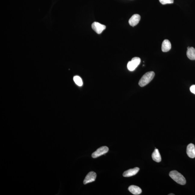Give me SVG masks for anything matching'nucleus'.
I'll return each mask as SVG.
<instances>
[{"label": "nucleus", "mask_w": 195, "mask_h": 195, "mask_svg": "<svg viewBox=\"0 0 195 195\" xmlns=\"http://www.w3.org/2000/svg\"><path fill=\"white\" fill-rule=\"evenodd\" d=\"M141 62V59L138 57H134L131 61H129L127 64L128 70L133 71L138 66Z\"/></svg>", "instance_id": "obj_3"}, {"label": "nucleus", "mask_w": 195, "mask_h": 195, "mask_svg": "<svg viewBox=\"0 0 195 195\" xmlns=\"http://www.w3.org/2000/svg\"><path fill=\"white\" fill-rule=\"evenodd\" d=\"M171 45L169 40L165 39L162 43V52H167L171 50Z\"/></svg>", "instance_id": "obj_10"}, {"label": "nucleus", "mask_w": 195, "mask_h": 195, "mask_svg": "<svg viewBox=\"0 0 195 195\" xmlns=\"http://www.w3.org/2000/svg\"><path fill=\"white\" fill-rule=\"evenodd\" d=\"M91 27L98 34L102 33L103 31L106 28L105 25L101 24L97 22H94L92 23Z\"/></svg>", "instance_id": "obj_5"}, {"label": "nucleus", "mask_w": 195, "mask_h": 195, "mask_svg": "<svg viewBox=\"0 0 195 195\" xmlns=\"http://www.w3.org/2000/svg\"><path fill=\"white\" fill-rule=\"evenodd\" d=\"M109 150V149L107 146H104L99 147L96 151L94 152L91 156L94 158H98L101 155L105 154Z\"/></svg>", "instance_id": "obj_4"}, {"label": "nucleus", "mask_w": 195, "mask_h": 195, "mask_svg": "<svg viewBox=\"0 0 195 195\" xmlns=\"http://www.w3.org/2000/svg\"><path fill=\"white\" fill-rule=\"evenodd\" d=\"M187 154L190 158H195V146L194 144H190L187 146Z\"/></svg>", "instance_id": "obj_7"}, {"label": "nucleus", "mask_w": 195, "mask_h": 195, "mask_svg": "<svg viewBox=\"0 0 195 195\" xmlns=\"http://www.w3.org/2000/svg\"><path fill=\"white\" fill-rule=\"evenodd\" d=\"M170 177L177 183L181 185H184L186 183L185 178L178 171L174 170L170 172L169 173Z\"/></svg>", "instance_id": "obj_1"}, {"label": "nucleus", "mask_w": 195, "mask_h": 195, "mask_svg": "<svg viewBox=\"0 0 195 195\" xmlns=\"http://www.w3.org/2000/svg\"><path fill=\"white\" fill-rule=\"evenodd\" d=\"M162 4L164 5L167 4H172L174 2V0H159Z\"/></svg>", "instance_id": "obj_15"}, {"label": "nucleus", "mask_w": 195, "mask_h": 195, "mask_svg": "<svg viewBox=\"0 0 195 195\" xmlns=\"http://www.w3.org/2000/svg\"><path fill=\"white\" fill-rule=\"evenodd\" d=\"M128 190L130 192L134 195H137L141 194L142 192V190L138 186L132 185L128 187Z\"/></svg>", "instance_id": "obj_11"}, {"label": "nucleus", "mask_w": 195, "mask_h": 195, "mask_svg": "<svg viewBox=\"0 0 195 195\" xmlns=\"http://www.w3.org/2000/svg\"><path fill=\"white\" fill-rule=\"evenodd\" d=\"M73 80L74 82H75L76 84L77 85L79 86H81L82 85L83 82L82 79H81V78L79 76H75L73 77Z\"/></svg>", "instance_id": "obj_14"}, {"label": "nucleus", "mask_w": 195, "mask_h": 195, "mask_svg": "<svg viewBox=\"0 0 195 195\" xmlns=\"http://www.w3.org/2000/svg\"><path fill=\"white\" fill-rule=\"evenodd\" d=\"M141 19V16L138 14H135L132 16L129 21V24L132 26H136L139 23Z\"/></svg>", "instance_id": "obj_8"}, {"label": "nucleus", "mask_w": 195, "mask_h": 195, "mask_svg": "<svg viewBox=\"0 0 195 195\" xmlns=\"http://www.w3.org/2000/svg\"><path fill=\"white\" fill-rule=\"evenodd\" d=\"M155 76L154 72L150 71L147 72L143 76L139 82V85L141 87H144L147 85L153 79Z\"/></svg>", "instance_id": "obj_2"}, {"label": "nucleus", "mask_w": 195, "mask_h": 195, "mask_svg": "<svg viewBox=\"0 0 195 195\" xmlns=\"http://www.w3.org/2000/svg\"><path fill=\"white\" fill-rule=\"evenodd\" d=\"M96 177L97 174L95 172L93 171L90 172L88 173L85 178L84 181V184L85 185L90 182L95 181Z\"/></svg>", "instance_id": "obj_6"}, {"label": "nucleus", "mask_w": 195, "mask_h": 195, "mask_svg": "<svg viewBox=\"0 0 195 195\" xmlns=\"http://www.w3.org/2000/svg\"><path fill=\"white\" fill-rule=\"evenodd\" d=\"M190 91L191 93L195 94V85H193L190 87Z\"/></svg>", "instance_id": "obj_16"}, {"label": "nucleus", "mask_w": 195, "mask_h": 195, "mask_svg": "<svg viewBox=\"0 0 195 195\" xmlns=\"http://www.w3.org/2000/svg\"><path fill=\"white\" fill-rule=\"evenodd\" d=\"M187 55L191 60H195V49L193 47H187Z\"/></svg>", "instance_id": "obj_12"}, {"label": "nucleus", "mask_w": 195, "mask_h": 195, "mask_svg": "<svg viewBox=\"0 0 195 195\" xmlns=\"http://www.w3.org/2000/svg\"><path fill=\"white\" fill-rule=\"evenodd\" d=\"M140 169L138 167H135L133 169H131L125 171L123 173V176L124 177H129L134 176L138 172Z\"/></svg>", "instance_id": "obj_9"}, {"label": "nucleus", "mask_w": 195, "mask_h": 195, "mask_svg": "<svg viewBox=\"0 0 195 195\" xmlns=\"http://www.w3.org/2000/svg\"><path fill=\"white\" fill-rule=\"evenodd\" d=\"M169 195H174L175 194H172V193H171V194H169Z\"/></svg>", "instance_id": "obj_17"}, {"label": "nucleus", "mask_w": 195, "mask_h": 195, "mask_svg": "<svg viewBox=\"0 0 195 195\" xmlns=\"http://www.w3.org/2000/svg\"><path fill=\"white\" fill-rule=\"evenodd\" d=\"M152 158L153 160L156 162H160L161 161V156L158 149H155L152 154Z\"/></svg>", "instance_id": "obj_13"}]
</instances>
